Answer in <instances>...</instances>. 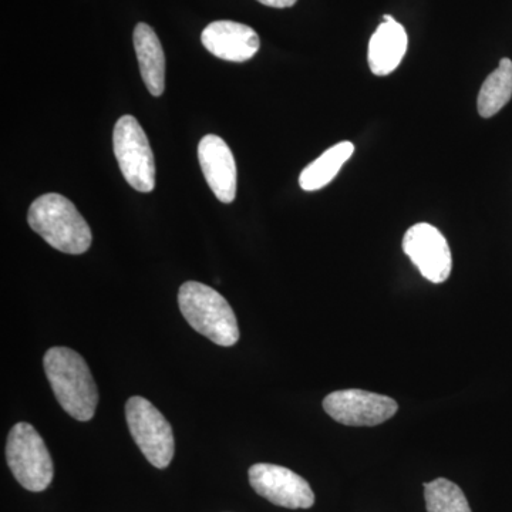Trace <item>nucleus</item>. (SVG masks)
Listing matches in <instances>:
<instances>
[{
  "label": "nucleus",
  "mask_w": 512,
  "mask_h": 512,
  "mask_svg": "<svg viewBox=\"0 0 512 512\" xmlns=\"http://www.w3.org/2000/svg\"><path fill=\"white\" fill-rule=\"evenodd\" d=\"M43 366L64 412L79 421L92 420L99 392L86 360L72 349L52 348L47 350Z\"/></svg>",
  "instance_id": "1"
},
{
  "label": "nucleus",
  "mask_w": 512,
  "mask_h": 512,
  "mask_svg": "<svg viewBox=\"0 0 512 512\" xmlns=\"http://www.w3.org/2000/svg\"><path fill=\"white\" fill-rule=\"evenodd\" d=\"M30 228L63 254H84L92 245V231L72 201L60 194L42 195L30 205Z\"/></svg>",
  "instance_id": "2"
},
{
  "label": "nucleus",
  "mask_w": 512,
  "mask_h": 512,
  "mask_svg": "<svg viewBox=\"0 0 512 512\" xmlns=\"http://www.w3.org/2000/svg\"><path fill=\"white\" fill-rule=\"evenodd\" d=\"M178 305L191 328L215 345L229 348L238 342L237 316L227 299L211 286L185 282L178 292Z\"/></svg>",
  "instance_id": "3"
},
{
  "label": "nucleus",
  "mask_w": 512,
  "mask_h": 512,
  "mask_svg": "<svg viewBox=\"0 0 512 512\" xmlns=\"http://www.w3.org/2000/svg\"><path fill=\"white\" fill-rule=\"evenodd\" d=\"M10 471L18 483L32 493H42L52 484L53 461L45 441L29 423L12 427L6 444Z\"/></svg>",
  "instance_id": "4"
},
{
  "label": "nucleus",
  "mask_w": 512,
  "mask_h": 512,
  "mask_svg": "<svg viewBox=\"0 0 512 512\" xmlns=\"http://www.w3.org/2000/svg\"><path fill=\"white\" fill-rule=\"evenodd\" d=\"M114 156L134 190L151 192L156 188V163L150 141L133 116H123L113 131Z\"/></svg>",
  "instance_id": "5"
},
{
  "label": "nucleus",
  "mask_w": 512,
  "mask_h": 512,
  "mask_svg": "<svg viewBox=\"0 0 512 512\" xmlns=\"http://www.w3.org/2000/svg\"><path fill=\"white\" fill-rule=\"evenodd\" d=\"M126 419L131 437L150 464L160 470L170 466L175 450L173 427L160 410L144 397L134 396L126 403Z\"/></svg>",
  "instance_id": "6"
},
{
  "label": "nucleus",
  "mask_w": 512,
  "mask_h": 512,
  "mask_svg": "<svg viewBox=\"0 0 512 512\" xmlns=\"http://www.w3.org/2000/svg\"><path fill=\"white\" fill-rule=\"evenodd\" d=\"M323 409L333 420L345 426L372 427L392 419L399 406L383 394L349 389L326 396Z\"/></svg>",
  "instance_id": "7"
},
{
  "label": "nucleus",
  "mask_w": 512,
  "mask_h": 512,
  "mask_svg": "<svg viewBox=\"0 0 512 512\" xmlns=\"http://www.w3.org/2000/svg\"><path fill=\"white\" fill-rule=\"evenodd\" d=\"M248 477L255 493L269 503L291 510H306L315 504L311 485L289 468L259 463L249 468Z\"/></svg>",
  "instance_id": "8"
},
{
  "label": "nucleus",
  "mask_w": 512,
  "mask_h": 512,
  "mask_svg": "<svg viewBox=\"0 0 512 512\" xmlns=\"http://www.w3.org/2000/svg\"><path fill=\"white\" fill-rule=\"evenodd\" d=\"M403 251L427 281L433 284L447 281L453 269V256L439 229L426 222L413 225L404 235Z\"/></svg>",
  "instance_id": "9"
},
{
  "label": "nucleus",
  "mask_w": 512,
  "mask_h": 512,
  "mask_svg": "<svg viewBox=\"0 0 512 512\" xmlns=\"http://www.w3.org/2000/svg\"><path fill=\"white\" fill-rule=\"evenodd\" d=\"M202 174L215 197L231 204L237 197V164L228 144L215 134H208L198 144Z\"/></svg>",
  "instance_id": "10"
},
{
  "label": "nucleus",
  "mask_w": 512,
  "mask_h": 512,
  "mask_svg": "<svg viewBox=\"0 0 512 512\" xmlns=\"http://www.w3.org/2000/svg\"><path fill=\"white\" fill-rule=\"evenodd\" d=\"M201 42L211 55L235 63L251 60L261 46L254 29L232 20L212 22L202 32Z\"/></svg>",
  "instance_id": "11"
},
{
  "label": "nucleus",
  "mask_w": 512,
  "mask_h": 512,
  "mask_svg": "<svg viewBox=\"0 0 512 512\" xmlns=\"http://www.w3.org/2000/svg\"><path fill=\"white\" fill-rule=\"evenodd\" d=\"M409 46L406 29L392 16L386 15L369 42L370 70L376 76H389L402 63Z\"/></svg>",
  "instance_id": "12"
},
{
  "label": "nucleus",
  "mask_w": 512,
  "mask_h": 512,
  "mask_svg": "<svg viewBox=\"0 0 512 512\" xmlns=\"http://www.w3.org/2000/svg\"><path fill=\"white\" fill-rule=\"evenodd\" d=\"M133 39L141 77L148 92L154 97L161 96L165 89V55L160 39L146 23H138Z\"/></svg>",
  "instance_id": "13"
},
{
  "label": "nucleus",
  "mask_w": 512,
  "mask_h": 512,
  "mask_svg": "<svg viewBox=\"0 0 512 512\" xmlns=\"http://www.w3.org/2000/svg\"><path fill=\"white\" fill-rule=\"evenodd\" d=\"M353 153H355V146L350 141H342L330 147L302 171L299 177L302 190L318 191L332 183L333 178L339 174L340 168L348 163Z\"/></svg>",
  "instance_id": "14"
},
{
  "label": "nucleus",
  "mask_w": 512,
  "mask_h": 512,
  "mask_svg": "<svg viewBox=\"0 0 512 512\" xmlns=\"http://www.w3.org/2000/svg\"><path fill=\"white\" fill-rule=\"evenodd\" d=\"M511 97L512 62L505 57L481 86L478 94V113L484 119H490L504 109Z\"/></svg>",
  "instance_id": "15"
},
{
  "label": "nucleus",
  "mask_w": 512,
  "mask_h": 512,
  "mask_svg": "<svg viewBox=\"0 0 512 512\" xmlns=\"http://www.w3.org/2000/svg\"><path fill=\"white\" fill-rule=\"evenodd\" d=\"M427 512H473L463 490L446 478L424 483Z\"/></svg>",
  "instance_id": "16"
},
{
  "label": "nucleus",
  "mask_w": 512,
  "mask_h": 512,
  "mask_svg": "<svg viewBox=\"0 0 512 512\" xmlns=\"http://www.w3.org/2000/svg\"><path fill=\"white\" fill-rule=\"evenodd\" d=\"M258 2L269 6V8L285 9L291 8L298 0H258Z\"/></svg>",
  "instance_id": "17"
}]
</instances>
